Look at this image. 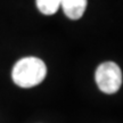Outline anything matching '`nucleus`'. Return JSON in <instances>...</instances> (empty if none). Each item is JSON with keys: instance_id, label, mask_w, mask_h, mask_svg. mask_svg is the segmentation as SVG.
<instances>
[{"instance_id": "4", "label": "nucleus", "mask_w": 123, "mask_h": 123, "mask_svg": "<svg viewBox=\"0 0 123 123\" xmlns=\"http://www.w3.org/2000/svg\"><path fill=\"white\" fill-rule=\"evenodd\" d=\"M39 12L43 15H54L61 7V0H35Z\"/></svg>"}, {"instance_id": "3", "label": "nucleus", "mask_w": 123, "mask_h": 123, "mask_svg": "<svg viewBox=\"0 0 123 123\" xmlns=\"http://www.w3.org/2000/svg\"><path fill=\"white\" fill-rule=\"evenodd\" d=\"M88 0H61V7L70 19H79L87 9Z\"/></svg>"}, {"instance_id": "1", "label": "nucleus", "mask_w": 123, "mask_h": 123, "mask_svg": "<svg viewBox=\"0 0 123 123\" xmlns=\"http://www.w3.org/2000/svg\"><path fill=\"white\" fill-rule=\"evenodd\" d=\"M47 76V66L38 57H24L17 61L12 70L14 83L21 88H32L40 84Z\"/></svg>"}, {"instance_id": "2", "label": "nucleus", "mask_w": 123, "mask_h": 123, "mask_svg": "<svg viewBox=\"0 0 123 123\" xmlns=\"http://www.w3.org/2000/svg\"><path fill=\"white\" fill-rule=\"evenodd\" d=\"M95 81L98 89L104 93H115L122 86V71L114 62H104L95 72Z\"/></svg>"}]
</instances>
